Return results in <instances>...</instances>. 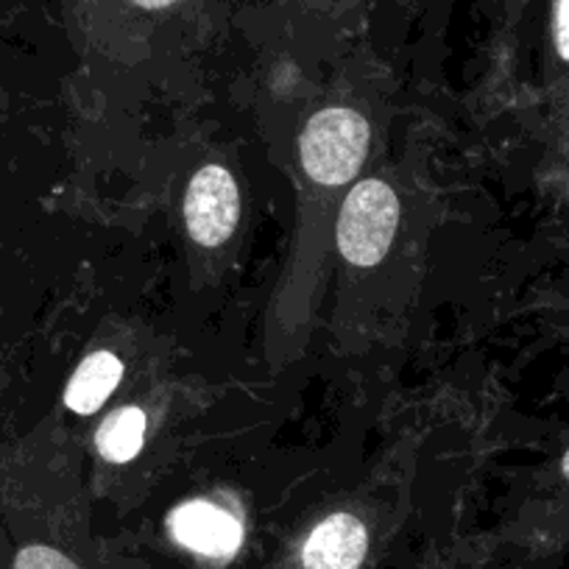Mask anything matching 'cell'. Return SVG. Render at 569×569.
<instances>
[{"mask_svg":"<svg viewBox=\"0 0 569 569\" xmlns=\"http://www.w3.org/2000/svg\"><path fill=\"white\" fill-rule=\"evenodd\" d=\"M146 436V413L140 408H120L98 427V450L114 463L131 461Z\"/></svg>","mask_w":569,"mask_h":569,"instance_id":"cell-7","label":"cell"},{"mask_svg":"<svg viewBox=\"0 0 569 569\" xmlns=\"http://www.w3.org/2000/svg\"><path fill=\"white\" fill-rule=\"evenodd\" d=\"M302 166L316 184L338 188L358 177L369 151V123L347 107L321 109L302 131Z\"/></svg>","mask_w":569,"mask_h":569,"instance_id":"cell-1","label":"cell"},{"mask_svg":"<svg viewBox=\"0 0 569 569\" xmlns=\"http://www.w3.org/2000/svg\"><path fill=\"white\" fill-rule=\"evenodd\" d=\"M399 227V199L380 179H363L349 190L338 216V249L352 266H375L391 249Z\"/></svg>","mask_w":569,"mask_h":569,"instance_id":"cell-2","label":"cell"},{"mask_svg":"<svg viewBox=\"0 0 569 569\" xmlns=\"http://www.w3.org/2000/svg\"><path fill=\"white\" fill-rule=\"evenodd\" d=\"M134 3L142 9H166V7H173L177 0H134Z\"/></svg>","mask_w":569,"mask_h":569,"instance_id":"cell-10","label":"cell"},{"mask_svg":"<svg viewBox=\"0 0 569 569\" xmlns=\"http://www.w3.org/2000/svg\"><path fill=\"white\" fill-rule=\"evenodd\" d=\"M552 53L569 73V0H552Z\"/></svg>","mask_w":569,"mask_h":569,"instance_id":"cell-9","label":"cell"},{"mask_svg":"<svg viewBox=\"0 0 569 569\" xmlns=\"http://www.w3.org/2000/svg\"><path fill=\"white\" fill-rule=\"evenodd\" d=\"M171 530L179 545L212 558L232 556L243 541V528H240L238 519L204 500L179 508L171 517Z\"/></svg>","mask_w":569,"mask_h":569,"instance_id":"cell-4","label":"cell"},{"mask_svg":"<svg viewBox=\"0 0 569 569\" xmlns=\"http://www.w3.org/2000/svg\"><path fill=\"white\" fill-rule=\"evenodd\" d=\"M369 533L352 513H332L310 533L305 545V569H358L363 563Z\"/></svg>","mask_w":569,"mask_h":569,"instance_id":"cell-5","label":"cell"},{"mask_svg":"<svg viewBox=\"0 0 569 569\" xmlns=\"http://www.w3.org/2000/svg\"><path fill=\"white\" fill-rule=\"evenodd\" d=\"M240 196L232 173L221 166H204L188 184L184 223L199 246H221L238 227Z\"/></svg>","mask_w":569,"mask_h":569,"instance_id":"cell-3","label":"cell"},{"mask_svg":"<svg viewBox=\"0 0 569 569\" xmlns=\"http://www.w3.org/2000/svg\"><path fill=\"white\" fill-rule=\"evenodd\" d=\"M14 569H79L68 556L46 545H29L14 558Z\"/></svg>","mask_w":569,"mask_h":569,"instance_id":"cell-8","label":"cell"},{"mask_svg":"<svg viewBox=\"0 0 569 569\" xmlns=\"http://www.w3.org/2000/svg\"><path fill=\"white\" fill-rule=\"evenodd\" d=\"M120 377H123V363L118 355L112 352H96L76 369L73 380L68 382L64 391V405L73 413L90 416L107 402L109 393L118 388Z\"/></svg>","mask_w":569,"mask_h":569,"instance_id":"cell-6","label":"cell"}]
</instances>
